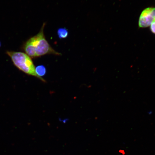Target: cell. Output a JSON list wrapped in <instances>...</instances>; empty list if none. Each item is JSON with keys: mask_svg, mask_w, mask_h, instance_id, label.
I'll use <instances>...</instances> for the list:
<instances>
[{"mask_svg": "<svg viewBox=\"0 0 155 155\" xmlns=\"http://www.w3.org/2000/svg\"><path fill=\"white\" fill-rule=\"evenodd\" d=\"M45 25V23H44L38 33L29 39L25 44V51L30 57H38L47 54L61 55L51 47L46 40L44 31Z\"/></svg>", "mask_w": 155, "mask_h": 155, "instance_id": "cell-1", "label": "cell"}, {"mask_svg": "<svg viewBox=\"0 0 155 155\" xmlns=\"http://www.w3.org/2000/svg\"><path fill=\"white\" fill-rule=\"evenodd\" d=\"M12 60L13 63L19 69L25 73L37 78L43 82L46 81L37 74L33 62L27 54L22 52L8 51L7 53Z\"/></svg>", "mask_w": 155, "mask_h": 155, "instance_id": "cell-2", "label": "cell"}, {"mask_svg": "<svg viewBox=\"0 0 155 155\" xmlns=\"http://www.w3.org/2000/svg\"><path fill=\"white\" fill-rule=\"evenodd\" d=\"M155 18V8L149 7L145 9L139 17V28H145L150 26Z\"/></svg>", "mask_w": 155, "mask_h": 155, "instance_id": "cell-3", "label": "cell"}, {"mask_svg": "<svg viewBox=\"0 0 155 155\" xmlns=\"http://www.w3.org/2000/svg\"><path fill=\"white\" fill-rule=\"evenodd\" d=\"M57 34L60 38H65L68 36L69 32L67 28H61L58 30Z\"/></svg>", "mask_w": 155, "mask_h": 155, "instance_id": "cell-4", "label": "cell"}, {"mask_svg": "<svg viewBox=\"0 0 155 155\" xmlns=\"http://www.w3.org/2000/svg\"><path fill=\"white\" fill-rule=\"evenodd\" d=\"M36 72L39 76L42 77L45 74L46 69L43 65L38 66L35 68Z\"/></svg>", "mask_w": 155, "mask_h": 155, "instance_id": "cell-5", "label": "cell"}, {"mask_svg": "<svg viewBox=\"0 0 155 155\" xmlns=\"http://www.w3.org/2000/svg\"><path fill=\"white\" fill-rule=\"evenodd\" d=\"M150 30L153 33L155 34V18L150 25Z\"/></svg>", "mask_w": 155, "mask_h": 155, "instance_id": "cell-6", "label": "cell"}, {"mask_svg": "<svg viewBox=\"0 0 155 155\" xmlns=\"http://www.w3.org/2000/svg\"><path fill=\"white\" fill-rule=\"evenodd\" d=\"M1 42H0V47H1Z\"/></svg>", "mask_w": 155, "mask_h": 155, "instance_id": "cell-7", "label": "cell"}]
</instances>
